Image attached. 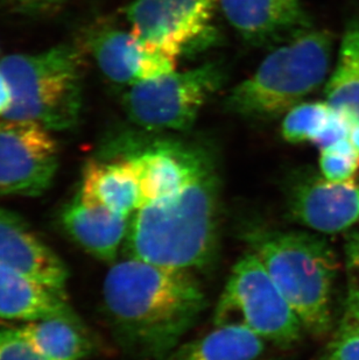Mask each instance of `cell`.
I'll use <instances>...</instances> for the list:
<instances>
[{
  "label": "cell",
  "instance_id": "6da1fadb",
  "mask_svg": "<svg viewBox=\"0 0 359 360\" xmlns=\"http://www.w3.org/2000/svg\"><path fill=\"white\" fill-rule=\"evenodd\" d=\"M103 304L122 350L139 359L163 360L199 320L207 297L188 271L129 258L108 271Z\"/></svg>",
  "mask_w": 359,
  "mask_h": 360
},
{
  "label": "cell",
  "instance_id": "7a4b0ae2",
  "mask_svg": "<svg viewBox=\"0 0 359 360\" xmlns=\"http://www.w3.org/2000/svg\"><path fill=\"white\" fill-rule=\"evenodd\" d=\"M218 218L220 181L211 163L177 194L134 212L126 255L166 269H204L216 259Z\"/></svg>",
  "mask_w": 359,
  "mask_h": 360
},
{
  "label": "cell",
  "instance_id": "3957f363",
  "mask_svg": "<svg viewBox=\"0 0 359 360\" xmlns=\"http://www.w3.org/2000/svg\"><path fill=\"white\" fill-rule=\"evenodd\" d=\"M252 252L285 296L303 329L315 336L332 324V292L337 260L327 241L307 232L252 229L245 232Z\"/></svg>",
  "mask_w": 359,
  "mask_h": 360
},
{
  "label": "cell",
  "instance_id": "277c9868",
  "mask_svg": "<svg viewBox=\"0 0 359 360\" xmlns=\"http://www.w3.org/2000/svg\"><path fill=\"white\" fill-rule=\"evenodd\" d=\"M84 54L82 44H61L1 58L0 70L13 94L3 120L34 122L51 132L76 127L83 110Z\"/></svg>",
  "mask_w": 359,
  "mask_h": 360
},
{
  "label": "cell",
  "instance_id": "5b68a950",
  "mask_svg": "<svg viewBox=\"0 0 359 360\" xmlns=\"http://www.w3.org/2000/svg\"><path fill=\"white\" fill-rule=\"evenodd\" d=\"M332 35L309 30L272 51L253 75L236 85L225 110L250 120H275L322 85L332 62Z\"/></svg>",
  "mask_w": 359,
  "mask_h": 360
},
{
  "label": "cell",
  "instance_id": "8992f818",
  "mask_svg": "<svg viewBox=\"0 0 359 360\" xmlns=\"http://www.w3.org/2000/svg\"><path fill=\"white\" fill-rule=\"evenodd\" d=\"M216 326H241L280 347L301 338V322L253 252L238 260L214 314Z\"/></svg>",
  "mask_w": 359,
  "mask_h": 360
},
{
  "label": "cell",
  "instance_id": "52a82bcc",
  "mask_svg": "<svg viewBox=\"0 0 359 360\" xmlns=\"http://www.w3.org/2000/svg\"><path fill=\"white\" fill-rule=\"evenodd\" d=\"M223 82V69L215 62L186 72L174 70L130 86L122 105L130 120L141 129L186 132Z\"/></svg>",
  "mask_w": 359,
  "mask_h": 360
},
{
  "label": "cell",
  "instance_id": "ba28073f",
  "mask_svg": "<svg viewBox=\"0 0 359 360\" xmlns=\"http://www.w3.org/2000/svg\"><path fill=\"white\" fill-rule=\"evenodd\" d=\"M216 5V0H134L125 17L140 40L177 61L214 44Z\"/></svg>",
  "mask_w": 359,
  "mask_h": 360
},
{
  "label": "cell",
  "instance_id": "9c48e42d",
  "mask_svg": "<svg viewBox=\"0 0 359 360\" xmlns=\"http://www.w3.org/2000/svg\"><path fill=\"white\" fill-rule=\"evenodd\" d=\"M58 168V146L51 131L27 120L0 122V195L41 196Z\"/></svg>",
  "mask_w": 359,
  "mask_h": 360
},
{
  "label": "cell",
  "instance_id": "30bf717a",
  "mask_svg": "<svg viewBox=\"0 0 359 360\" xmlns=\"http://www.w3.org/2000/svg\"><path fill=\"white\" fill-rule=\"evenodd\" d=\"M106 154L126 158L132 163L139 182L141 207L177 194L214 163L203 148L173 140H156L144 146L130 136H120L108 147Z\"/></svg>",
  "mask_w": 359,
  "mask_h": 360
},
{
  "label": "cell",
  "instance_id": "8fae6325",
  "mask_svg": "<svg viewBox=\"0 0 359 360\" xmlns=\"http://www.w3.org/2000/svg\"><path fill=\"white\" fill-rule=\"evenodd\" d=\"M288 217L296 224L321 233H339L359 221V186L356 181L330 182L305 174L288 186Z\"/></svg>",
  "mask_w": 359,
  "mask_h": 360
},
{
  "label": "cell",
  "instance_id": "7c38bea8",
  "mask_svg": "<svg viewBox=\"0 0 359 360\" xmlns=\"http://www.w3.org/2000/svg\"><path fill=\"white\" fill-rule=\"evenodd\" d=\"M106 79L119 85L138 84L175 70L172 58L153 51L132 31L111 25L92 26L81 42Z\"/></svg>",
  "mask_w": 359,
  "mask_h": 360
},
{
  "label": "cell",
  "instance_id": "4fadbf2b",
  "mask_svg": "<svg viewBox=\"0 0 359 360\" xmlns=\"http://www.w3.org/2000/svg\"><path fill=\"white\" fill-rule=\"evenodd\" d=\"M238 34L254 46L291 40L312 30L300 0H216Z\"/></svg>",
  "mask_w": 359,
  "mask_h": 360
},
{
  "label": "cell",
  "instance_id": "5bb4252c",
  "mask_svg": "<svg viewBox=\"0 0 359 360\" xmlns=\"http://www.w3.org/2000/svg\"><path fill=\"white\" fill-rule=\"evenodd\" d=\"M0 266L65 292L68 269L19 216L0 207Z\"/></svg>",
  "mask_w": 359,
  "mask_h": 360
},
{
  "label": "cell",
  "instance_id": "9a60e30c",
  "mask_svg": "<svg viewBox=\"0 0 359 360\" xmlns=\"http://www.w3.org/2000/svg\"><path fill=\"white\" fill-rule=\"evenodd\" d=\"M80 321L63 290L0 266V321Z\"/></svg>",
  "mask_w": 359,
  "mask_h": 360
},
{
  "label": "cell",
  "instance_id": "2e32d148",
  "mask_svg": "<svg viewBox=\"0 0 359 360\" xmlns=\"http://www.w3.org/2000/svg\"><path fill=\"white\" fill-rule=\"evenodd\" d=\"M77 196L84 204L101 205L127 217L141 207L136 170L126 158L119 155L90 159L85 163Z\"/></svg>",
  "mask_w": 359,
  "mask_h": 360
},
{
  "label": "cell",
  "instance_id": "e0dca14e",
  "mask_svg": "<svg viewBox=\"0 0 359 360\" xmlns=\"http://www.w3.org/2000/svg\"><path fill=\"white\" fill-rule=\"evenodd\" d=\"M62 226L83 250L104 262H113L127 236V216L101 205H88L77 195L61 214Z\"/></svg>",
  "mask_w": 359,
  "mask_h": 360
},
{
  "label": "cell",
  "instance_id": "ac0fdd59",
  "mask_svg": "<svg viewBox=\"0 0 359 360\" xmlns=\"http://www.w3.org/2000/svg\"><path fill=\"white\" fill-rule=\"evenodd\" d=\"M264 340L241 326H216L207 336L175 347L163 360H259Z\"/></svg>",
  "mask_w": 359,
  "mask_h": 360
},
{
  "label": "cell",
  "instance_id": "d6986e66",
  "mask_svg": "<svg viewBox=\"0 0 359 360\" xmlns=\"http://www.w3.org/2000/svg\"><path fill=\"white\" fill-rule=\"evenodd\" d=\"M19 333L35 350L54 360H80L92 350L81 321L51 319L28 322Z\"/></svg>",
  "mask_w": 359,
  "mask_h": 360
},
{
  "label": "cell",
  "instance_id": "ffe728a7",
  "mask_svg": "<svg viewBox=\"0 0 359 360\" xmlns=\"http://www.w3.org/2000/svg\"><path fill=\"white\" fill-rule=\"evenodd\" d=\"M325 98L332 109L359 122V20L346 26L339 61L325 85Z\"/></svg>",
  "mask_w": 359,
  "mask_h": 360
},
{
  "label": "cell",
  "instance_id": "44dd1931",
  "mask_svg": "<svg viewBox=\"0 0 359 360\" xmlns=\"http://www.w3.org/2000/svg\"><path fill=\"white\" fill-rule=\"evenodd\" d=\"M332 112L327 102L300 103L285 115L282 126L284 139L291 143H312Z\"/></svg>",
  "mask_w": 359,
  "mask_h": 360
},
{
  "label": "cell",
  "instance_id": "7402d4cb",
  "mask_svg": "<svg viewBox=\"0 0 359 360\" xmlns=\"http://www.w3.org/2000/svg\"><path fill=\"white\" fill-rule=\"evenodd\" d=\"M359 168V155L350 138L321 150L320 169L325 180L346 182L353 180Z\"/></svg>",
  "mask_w": 359,
  "mask_h": 360
},
{
  "label": "cell",
  "instance_id": "603a6c76",
  "mask_svg": "<svg viewBox=\"0 0 359 360\" xmlns=\"http://www.w3.org/2000/svg\"><path fill=\"white\" fill-rule=\"evenodd\" d=\"M0 360H54L35 350L18 329H0Z\"/></svg>",
  "mask_w": 359,
  "mask_h": 360
},
{
  "label": "cell",
  "instance_id": "cb8c5ba5",
  "mask_svg": "<svg viewBox=\"0 0 359 360\" xmlns=\"http://www.w3.org/2000/svg\"><path fill=\"white\" fill-rule=\"evenodd\" d=\"M353 122L344 113L332 109V112L312 143L321 150L350 136Z\"/></svg>",
  "mask_w": 359,
  "mask_h": 360
},
{
  "label": "cell",
  "instance_id": "d4e9b609",
  "mask_svg": "<svg viewBox=\"0 0 359 360\" xmlns=\"http://www.w3.org/2000/svg\"><path fill=\"white\" fill-rule=\"evenodd\" d=\"M327 360H359V326L343 323L329 347Z\"/></svg>",
  "mask_w": 359,
  "mask_h": 360
},
{
  "label": "cell",
  "instance_id": "484cf974",
  "mask_svg": "<svg viewBox=\"0 0 359 360\" xmlns=\"http://www.w3.org/2000/svg\"><path fill=\"white\" fill-rule=\"evenodd\" d=\"M73 0H4L12 12L26 17H44L56 13Z\"/></svg>",
  "mask_w": 359,
  "mask_h": 360
},
{
  "label": "cell",
  "instance_id": "4316f807",
  "mask_svg": "<svg viewBox=\"0 0 359 360\" xmlns=\"http://www.w3.org/2000/svg\"><path fill=\"white\" fill-rule=\"evenodd\" d=\"M346 258L351 271L358 276L359 280V231L353 232L348 237L346 245ZM355 288V287H353ZM359 289V288H357Z\"/></svg>",
  "mask_w": 359,
  "mask_h": 360
},
{
  "label": "cell",
  "instance_id": "83f0119b",
  "mask_svg": "<svg viewBox=\"0 0 359 360\" xmlns=\"http://www.w3.org/2000/svg\"><path fill=\"white\" fill-rule=\"evenodd\" d=\"M346 320L344 323L359 326V289H350L346 303Z\"/></svg>",
  "mask_w": 359,
  "mask_h": 360
},
{
  "label": "cell",
  "instance_id": "f1b7e54d",
  "mask_svg": "<svg viewBox=\"0 0 359 360\" xmlns=\"http://www.w3.org/2000/svg\"><path fill=\"white\" fill-rule=\"evenodd\" d=\"M12 102H13V94H12L10 82L7 81L6 76L4 75L0 70V118L1 120L8 112Z\"/></svg>",
  "mask_w": 359,
  "mask_h": 360
},
{
  "label": "cell",
  "instance_id": "f546056e",
  "mask_svg": "<svg viewBox=\"0 0 359 360\" xmlns=\"http://www.w3.org/2000/svg\"><path fill=\"white\" fill-rule=\"evenodd\" d=\"M349 138L353 141V146L356 148L359 155V122H353Z\"/></svg>",
  "mask_w": 359,
  "mask_h": 360
},
{
  "label": "cell",
  "instance_id": "4dcf8cb0",
  "mask_svg": "<svg viewBox=\"0 0 359 360\" xmlns=\"http://www.w3.org/2000/svg\"><path fill=\"white\" fill-rule=\"evenodd\" d=\"M270 360H277V359H270Z\"/></svg>",
  "mask_w": 359,
  "mask_h": 360
}]
</instances>
